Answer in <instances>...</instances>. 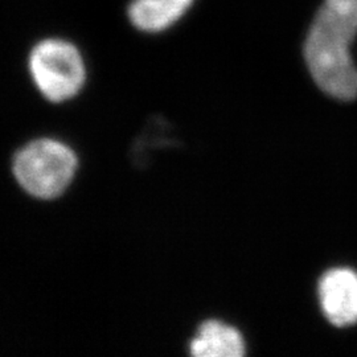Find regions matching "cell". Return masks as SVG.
<instances>
[{
	"label": "cell",
	"mask_w": 357,
	"mask_h": 357,
	"mask_svg": "<svg viewBox=\"0 0 357 357\" xmlns=\"http://www.w3.org/2000/svg\"><path fill=\"white\" fill-rule=\"evenodd\" d=\"M357 36V0H324L310 26L305 59L317 85L332 98L357 97L351 48Z\"/></svg>",
	"instance_id": "6da1fadb"
},
{
	"label": "cell",
	"mask_w": 357,
	"mask_h": 357,
	"mask_svg": "<svg viewBox=\"0 0 357 357\" xmlns=\"http://www.w3.org/2000/svg\"><path fill=\"white\" fill-rule=\"evenodd\" d=\"M245 347L237 328L218 320H208L192 339L190 351L195 357H241Z\"/></svg>",
	"instance_id": "5b68a950"
},
{
	"label": "cell",
	"mask_w": 357,
	"mask_h": 357,
	"mask_svg": "<svg viewBox=\"0 0 357 357\" xmlns=\"http://www.w3.org/2000/svg\"><path fill=\"white\" fill-rule=\"evenodd\" d=\"M78 160L66 144L38 139L24 146L13 159V175L31 196L51 200L59 197L75 178Z\"/></svg>",
	"instance_id": "7a4b0ae2"
},
{
	"label": "cell",
	"mask_w": 357,
	"mask_h": 357,
	"mask_svg": "<svg viewBox=\"0 0 357 357\" xmlns=\"http://www.w3.org/2000/svg\"><path fill=\"white\" fill-rule=\"evenodd\" d=\"M320 307L324 317L336 327L357 323V273L348 268L326 271L319 281Z\"/></svg>",
	"instance_id": "277c9868"
},
{
	"label": "cell",
	"mask_w": 357,
	"mask_h": 357,
	"mask_svg": "<svg viewBox=\"0 0 357 357\" xmlns=\"http://www.w3.org/2000/svg\"><path fill=\"white\" fill-rule=\"evenodd\" d=\"M192 3L193 0H132L128 16L138 29L160 32L178 22Z\"/></svg>",
	"instance_id": "8992f818"
},
{
	"label": "cell",
	"mask_w": 357,
	"mask_h": 357,
	"mask_svg": "<svg viewBox=\"0 0 357 357\" xmlns=\"http://www.w3.org/2000/svg\"><path fill=\"white\" fill-rule=\"evenodd\" d=\"M29 72L40 93L51 102H64L78 94L86 78L84 60L76 47L48 38L31 52Z\"/></svg>",
	"instance_id": "3957f363"
}]
</instances>
